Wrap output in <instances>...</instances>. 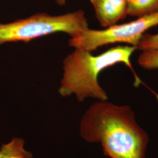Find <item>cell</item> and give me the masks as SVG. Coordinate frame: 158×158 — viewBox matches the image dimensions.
I'll list each match as a JSON object with an SVG mask.
<instances>
[{
    "label": "cell",
    "instance_id": "6da1fadb",
    "mask_svg": "<svg viewBox=\"0 0 158 158\" xmlns=\"http://www.w3.org/2000/svg\"><path fill=\"white\" fill-rule=\"evenodd\" d=\"M80 130L86 141L100 143L108 157L145 158L149 136L129 106L98 100L85 111Z\"/></svg>",
    "mask_w": 158,
    "mask_h": 158
},
{
    "label": "cell",
    "instance_id": "7a4b0ae2",
    "mask_svg": "<svg viewBox=\"0 0 158 158\" xmlns=\"http://www.w3.org/2000/svg\"><path fill=\"white\" fill-rule=\"evenodd\" d=\"M137 49L132 46H117L98 55L90 51L79 49L68 54L63 61V76L59 89L62 97L74 94L79 102L93 98L99 101H107L108 96L98 81L102 70L113 65L123 63L135 76V85L142 83L132 66L131 57Z\"/></svg>",
    "mask_w": 158,
    "mask_h": 158
},
{
    "label": "cell",
    "instance_id": "3957f363",
    "mask_svg": "<svg viewBox=\"0 0 158 158\" xmlns=\"http://www.w3.org/2000/svg\"><path fill=\"white\" fill-rule=\"evenodd\" d=\"M88 28V20L82 10L57 15L38 12L10 23H0V45L27 43L56 33H64L73 38Z\"/></svg>",
    "mask_w": 158,
    "mask_h": 158
},
{
    "label": "cell",
    "instance_id": "277c9868",
    "mask_svg": "<svg viewBox=\"0 0 158 158\" xmlns=\"http://www.w3.org/2000/svg\"><path fill=\"white\" fill-rule=\"evenodd\" d=\"M158 25V12L138 18L130 23L116 24L104 29L88 28L76 37L70 38L68 44L74 49L93 52L114 44H126L137 48L144 33Z\"/></svg>",
    "mask_w": 158,
    "mask_h": 158
},
{
    "label": "cell",
    "instance_id": "5b68a950",
    "mask_svg": "<svg viewBox=\"0 0 158 158\" xmlns=\"http://www.w3.org/2000/svg\"><path fill=\"white\" fill-rule=\"evenodd\" d=\"M95 16L102 27L117 24L128 15L127 0H90Z\"/></svg>",
    "mask_w": 158,
    "mask_h": 158
},
{
    "label": "cell",
    "instance_id": "8992f818",
    "mask_svg": "<svg viewBox=\"0 0 158 158\" xmlns=\"http://www.w3.org/2000/svg\"><path fill=\"white\" fill-rule=\"evenodd\" d=\"M128 15L137 18L158 12V0H127Z\"/></svg>",
    "mask_w": 158,
    "mask_h": 158
},
{
    "label": "cell",
    "instance_id": "52a82bcc",
    "mask_svg": "<svg viewBox=\"0 0 158 158\" xmlns=\"http://www.w3.org/2000/svg\"><path fill=\"white\" fill-rule=\"evenodd\" d=\"M0 158H32V155L24 149L23 139L13 138L10 142L1 145Z\"/></svg>",
    "mask_w": 158,
    "mask_h": 158
},
{
    "label": "cell",
    "instance_id": "ba28073f",
    "mask_svg": "<svg viewBox=\"0 0 158 158\" xmlns=\"http://www.w3.org/2000/svg\"><path fill=\"white\" fill-rule=\"evenodd\" d=\"M138 63L140 66L145 69H158V49L143 51L138 56Z\"/></svg>",
    "mask_w": 158,
    "mask_h": 158
},
{
    "label": "cell",
    "instance_id": "9c48e42d",
    "mask_svg": "<svg viewBox=\"0 0 158 158\" xmlns=\"http://www.w3.org/2000/svg\"><path fill=\"white\" fill-rule=\"evenodd\" d=\"M137 49L142 51L158 49V34H144L137 46Z\"/></svg>",
    "mask_w": 158,
    "mask_h": 158
},
{
    "label": "cell",
    "instance_id": "30bf717a",
    "mask_svg": "<svg viewBox=\"0 0 158 158\" xmlns=\"http://www.w3.org/2000/svg\"><path fill=\"white\" fill-rule=\"evenodd\" d=\"M58 6H64L66 3V0H53Z\"/></svg>",
    "mask_w": 158,
    "mask_h": 158
}]
</instances>
